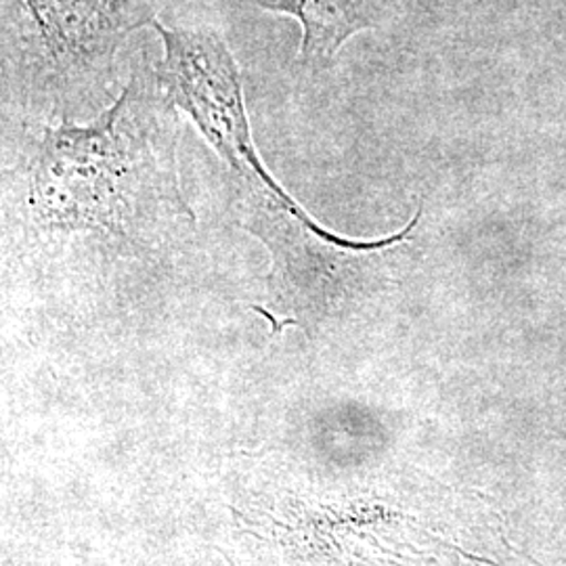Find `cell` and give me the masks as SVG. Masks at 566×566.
Here are the masks:
<instances>
[{"label":"cell","mask_w":566,"mask_h":566,"mask_svg":"<svg viewBox=\"0 0 566 566\" xmlns=\"http://www.w3.org/2000/svg\"><path fill=\"white\" fill-rule=\"evenodd\" d=\"M130 84L112 109L44 128L28 166V208L49 233L154 243L191 221L156 120Z\"/></svg>","instance_id":"cell-1"},{"label":"cell","mask_w":566,"mask_h":566,"mask_svg":"<svg viewBox=\"0 0 566 566\" xmlns=\"http://www.w3.org/2000/svg\"><path fill=\"white\" fill-rule=\"evenodd\" d=\"M154 20V0H2L11 57L57 81L99 72Z\"/></svg>","instance_id":"cell-2"},{"label":"cell","mask_w":566,"mask_h":566,"mask_svg":"<svg viewBox=\"0 0 566 566\" xmlns=\"http://www.w3.org/2000/svg\"><path fill=\"white\" fill-rule=\"evenodd\" d=\"M164 42L158 82L172 105L191 116L203 137L243 182H273L252 145L242 76L227 42L203 30H168L151 21Z\"/></svg>","instance_id":"cell-3"},{"label":"cell","mask_w":566,"mask_h":566,"mask_svg":"<svg viewBox=\"0 0 566 566\" xmlns=\"http://www.w3.org/2000/svg\"><path fill=\"white\" fill-rule=\"evenodd\" d=\"M261 9L285 13L303 25L298 57L324 70L353 34L371 28L382 0H254Z\"/></svg>","instance_id":"cell-4"}]
</instances>
